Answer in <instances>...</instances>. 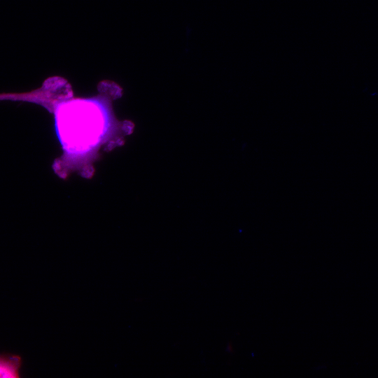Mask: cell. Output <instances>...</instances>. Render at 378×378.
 I'll use <instances>...</instances> for the list:
<instances>
[{"label":"cell","instance_id":"cell-2","mask_svg":"<svg viewBox=\"0 0 378 378\" xmlns=\"http://www.w3.org/2000/svg\"><path fill=\"white\" fill-rule=\"evenodd\" d=\"M21 358L17 355L1 354L0 357V377L19 378Z\"/></svg>","mask_w":378,"mask_h":378},{"label":"cell","instance_id":"cell-1","mask_svg":"<svg viewBox=\"0 0 378 378\" xmlns=\"http://www.w3.org/2000/svg\"><path fill=\"white\" fill-rule=\"evenodd\" d=\"M92 102L68 103L57 115L59 136L73 151H84L99 141L105 130V116Z\"/></svg>","mask_w":378,"mask_h":378}]
</instances>
